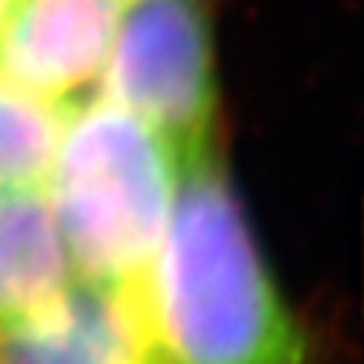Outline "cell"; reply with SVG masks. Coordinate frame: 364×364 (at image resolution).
<instances>
[{
	"mask_svg": "<svg viewBox=\"0 0 364 364\" xmlns=\"http://www.w3.org/2000/svg\"><path fill=\"white\" fill-rule=\"evenodd\" d=\"M73 279L46 188H0V328L49 310Z\"/></svg>",
	"mask_w": 364,
	"mask_h": 364,
	"instance_id": "8992f818",
	"label": "cell"
},
{
	"mask_svg": "<svg viewBox=\"0 0 364 364\" xmlns=\"http://www.w3.org/2000/svg\"><path fill=\"white\" fill-rule=\"evenodd\" d=\"M0 364H164L136 286L73 279L49 310L0 328Z\"/></svg>",
	"mask_w": 364,
	"mask_h": 364,
	"instance_id": "5b68a950",
	"label": "cell"
},
{
	"mask_svg": "<svg viewBox=\"0 0 364 364\" xmlns=\"http://www.w3.org/2000/svg\"><path fill=\"white\" fill-rule=\"evenodd\" d=\"M67 116V107L0 76V188L46 186Z\"/></svg>",
	"mask_w": 364,
	"mask_h": 364,
	"instance_id": "52a82bcc",
	"label": "cell"
},
{
	"mask_svg": "<svg viewBox=\"0 0 364 364\" xmlns=\"http://www.w3.org/2000/svg\"><path fill=\"white\" fill-rule=\"evenodd\" d=\"M136 289L164 364H310L213 152L179 164L164 237Z\"/></svg>",
	"mask_w": 364,
	"mask_h": 364,
	"instance_id": "6da1fadb",
	"label": "cell"
},
{
	"mask_svg": "<svg viewBox=\"0 0 364 364\" xmlns=\"http://www.w3.org/2000/svg\"><path fill=\"white\" fill-rule=\"evenodd\" d=\"M179 158L131 109L107 97L70 109L46 198L79 279L136 286L164 237Z\"/></svg>",
	"mask_w": 364,
	"mask_h": 364,
	"instance_id": "7a4b0ae2",
	"label": "cell"
},
{
	"mask_svg": "<svg viewBox=\"0 0 364 364\" xmlns=\"http://www.w3.org/2000/svg\"><path fill=\"white\" fill-rule=\"evenodd\" d=\"M9 6H13V0H0V31H4V21L9 16Z\"/></svg>",
	"mask_w": 364,
	"mask_h": 364,
	"instance_id": "ba28073f",
	"label": "cell"
},
{
	"mask_svg": "<svg viewBox=\"0 0 364 364\" xmlns=\"http://www.w3.org/2000/svg\"><path fill=\"white\" fill-rule=\"evenodd\" d=\"M100 79L104 97L155 128L179 164L213 152L210 0H128Z\"/></svg>",
	"mask_w": 364,
	"mask_h": 364,
	"instance_id": "3957f363",
	"label": "cell"
},
{
	"mask_svg": "<svg viewBox=\"0 0 364 364\" xmlns=\"http://www.w3.org/2000/svg\"><path fill=\"white\" fill-rule=\"evenodd\" d=\"M122 0H13L0 31V76L73 109L109 58Z\"/></svg>",
	"mask_w": 364,
	"mask_h": 364,
	"instance_id": "277c9868",
	"label": "cell"
}]
</instances>
